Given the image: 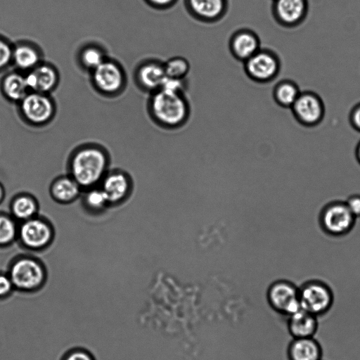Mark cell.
I'll list each match as a JSON object with an SVG mask.
<instances>
[{"label":"cell","mask_w":360,"mask_h":360,"mask_svg":"<svg viewBox=\"0 0 360 360\" xmlns=\"http://www.w3.org/2000/svg\"><path fill=\"white\" fill-rule=\"evenodd\" d=\"M148 108L152 120L167 130L182 127L191 116V105L185 93L165 89L150 94Z\"/></svg>","instance_id":"cell-1"},{"label":"cell","mask_w":360,"mask_h":360,"mask_svg":"<svg viewBox=\"0 0 360 360\" xmlns=\"http://www.w3.org/2000/svg\"><path fill=\"white\" fill-rule=\"evenodd\" d=\"M356 219L345 200H340L326 203L318 215V224L322 232L329 237L336 238L350 233L356 225Z\"/></svg>","instance_id":"cell-2"},{"label":"cell","mask_w":360,"mask_h":360,"mask_svg":"<svg viewBox=\"0 0 360 360\" xmlns=\"http://www.w3.org/2000/svg\"><path fill=\"white\" fill-rule=\"evenodd\" d=\"M301 309L317 317L326 314L334 303L331 287L320 279H309L299 286Z\"/></svg>","instance_id":"cell-3"},{"label":"cell","mask_w":360,"mask_h":360,"mask_svg":"<svg viewBox=\"0 0 360 360\" xmlns=\"http://www.w3.org/2000/svg\"><path fill=\"white\" fill-rule=\"evenodd\" d=\"M106 167L104 154L96 148H85L73 158L71 170L73 179L83 186L96 184L102 176Z\"/></svg>","instance_id":"cell-4"},{"label":"cell","mask_w":360,"mask_h":360,"mask_svg":"<svg viewBox=\"0 0 360 360\" xmlns=\"http://www.w3.org/2000/svg\"><path fill=\"white\" fill-rule=\"evenodd\" d=\"M243 63L247 77L259 84H266L274 80L281 67L278 54L267 48H260Z\"/></svg>","instance_id":"cell-5"},{"label":"cell","mask_w":360,"mask_h":360,"mask_svg":"<svg viewBox=\"0 0 360 360\" xmlns=\"http://www.w3.org/2000/svg\"><path fill=\"white\" fill-rule=\"evenodd\" d=\"M266 298L269 306L279 314L289 316L301 309L299 286L288 280H277L269 287Z\"/></svg>","instance_id":"cell-6"},{"label":"cell","mask_w":360,"mask_h":360,"mask_svg":"<svg viewBox=\"0 0 360 360\" xmlns=\"http://www.w3.org/2000/svg\"><path fill=\"white\" fill-rule=\"evenodd\" d=\"M290 109L297 122L307 127L317 126L325 115L322 98L311 91H301Z\"/></svg>","instance_id":"cell-7"},{"label":"cell","mask_w":360,"mask_h":360,"mask_svg":"<svg viewBox=\"0 0 360 360\" xmlns=\"http://www.w3.org/2000/svg\"><path fill=\"white\" fill-rule=\"evenodd\" d=\"M9 277L13 286L30 291L42 284L44 273L41 265L34 260L22 259L12 266Z\"/></svg>","instance_id":"cell-8"},{"label":"cell","mask_w":360,"mask_h":360,"mask_svg":"<svg viewBox=\"0 0 360 360\" xmlns=\"http://www.w3.org/2000/svg\"><path fill=\"white\" fill-rule=\"evenodd\" d=\"M271 13L281 26L292 28L300 25L306 18L308 0H272Z\"/></svg>","instance_id":"cell-9"},{"label":"cell","mask_w":360,"mask_h":360,"mask_svg":"<svg viewBox=\"0 0 360 360\" xmlns=\"http://www.w3.org/2000/svg\"><path fill=\"white\" fill-rule=\"evenodd\" d=\"M184 6L193 19L211 24L219 22L226 15L229 0H184Z\"/></svg>","instance_id":"cell-10"},{"label":"cell","mask_w":360,"mask_h":360,"mask_svg":"<svg viewBox=\"0 0 360 360\" xmlns=\"http://www.w3.org/2000/svg\"><path fill=\"white\" fill-rule=\"evenodd\" d=\"M261 48L258 34L248 28L235 31L229 38V49L232 56L244 63Z\"/></svg>","instance_id":"cell-11"},{"label":"cell","mask_w":360,"mask_h":360,"mask_svg":"<svg viewBox=\"0 0 360 360\" xmlns=\"http://www.w3.org/2000/svg\"><path fill=\"white\" fill-rule=\"evenodd\" d=\"M166 77L164 62L158 59L144 62L136 73L140 86L150 94L161 89Z\"/></svg>","instance_id":"cell-12"},{"label":"cell","mask_w":360,"mask_h":360,"mask_svg":"<svg viewBox=\"0 0 360 360\" xmlns=\"http://www.w3.org/2000/svg\"><path fill=\"white\" fill-rule=\"evenodd\" d=\"M22 110L26 117L34 122H43L51 116V101L39 92L26 95L22 100Z\"/></svg>","instance_id":"cell-13"},{"label":"cell","mask_w":360,"mask_h":360,"mask_svg":"<svg viewBox=\"0 0 360 360\" xmlns=\"http://www.w3.org/2000/svg\"><path fill=\"white\" fill-rule=\"evenodd\" d=\"M287 327L293 338H312L319 327L318 317L302 309L288 316Z\"/></svg>","instance_id":"cell-14"},{"label":"cell","mask_w":360,"mask_h":360,"mask_svg":"<svg viewBox=\"0 0 360 360\" xmlns=\"http://www.w3.org/2000/svg\"><path fill=\"white\" fill-rule=\"evenodd\" d=\"M323 349L314 338H293L287 348L288 360H321Z\"/></svg>","instance_id":"cell-15"},{"label":"cell","mask_w":360,"mask_h":360,"mask_svg":"<svg viewBox=\"0 0 360 360\" xmlns=\"http://www.w3.org/2000/svg\"><path fill=\"white\" fill-rule=\"evenodd\" d=\"M20 233L24 244L33 248L44 246L51 235L48 225L37 219H27L22 225Z\"/></svg>","instance_id":"cell-16"},{"label":"cell","mask_w":360,"mask_h":360,"mask_svg":"<svg viewBox=\"0 0 360 360\" xmlns=\"http://www.w3.org/2000/svg\"><path fill=\"white\" fill-rule=\"evenodd\" d=\"M94 70V80L101 89L113 92L120 87L123 77L116 65L103 61Z\"/></svg>","instance_id":"cell-17"},{"label":"cell","mask_w":360,"mask_h":360,"mask_svg":"<svg viewBox=\"0 0 360 360\" xmlns=\"http://www.w3.org/2000/svg\"><path fill=\"white\" fill-rule=\"evenodd\" d=\"M25 80L27 89L42 93L53 88L56 81V75L51 68L41 65L27 74Z\"/></svg>","instance_id":"cell-18"},{"label":"cell","mask_w":360,"mask_h":360,"mask_svg":"<svg viewBox=\"0 0 360 360\" xmlns=\"http://www.w3.org/2000/svg\"><path fill=\"white\" fill-rule=\"evenodd\" d=\"M300 92L299 86L294 81L283 79L274 86L272 96L278 105L283 108H290Z\"/></svg>","instance_id":"cell-19"},{"label":"cell","mask_w":360,"mask_h":360,"mask_svg":"<svg viewBox=\"0 0 360 360\" xmlns=\"http://www.w3.org/2000/svg\"><path fill=\"white\" fill-rule=\"evenodd\" d=\"M129 189L127 177L122 174H112L105 178L102 190L108 202H117L122 199Z\"/></svg>","instance_id":"cell-20"},{"label":"cell","mask_w":360,"mask_h":360,"mask_svg":"<svg viewBox=\"0 0 360 360\" xmlns=\"http://www.w3.org/2000/svg\"><path fill=\"white\" fill-rule=\"evenodd\" d=\"M79 184L68 178L58 179L52 187L54 198L59 201L67 202L74 199L79 193Z\"/></svg>","instance_id":"cell-21"},{"label":"cell","mask_w":360,"mask_h":360,"mask_svg":"<svg viewBox=\"0 0 360 360\" xmlns=\"http://www.w3.org/2000/svg\"><path fill=\"white\" fill-rule=\"evenodd\" d=\"M164 67L167 77L185 79L190 72L191 65L184 56H176L165 61Z\"/></svg>","instance_id":"cell-22"},{"label":"cell","mask_w":360,"mask_h":360,"mask_svg":"<svg viewBox=\"0 0 360 360\" xmlns=\"http://www.w3.org/2000/svg\"><path fill=\"white\" fill-rule=\"evenodd\" d=\"M4 89L7 96L13 100H22L26 96L27 86L25 77L19 74L9 75L4 83Z\"/></svg>","instance_id":"cell-23"},{"label":"cell","mask_w":360,"mask_h":360,"mask_svg":"<svg viewBox=\"0 0 360 360\" xmlns=\"http://www.w3.org/2000/svg\"><path fill=\"white\" fill-rule=\"evenodd\" d=\"M13 58L16 65L22 69L34 67L39 60L36 51L27 46L16 48L13 53Z\"/></svg>","instance_id":"cell-24"},{"label":"cell","mask_w":360,"mask_h":360,"mask_svg":"<svg viewBox=\"0 0 360 360\" xmlns=\"http://www.w3.org/2000/svg\"><path fill=\"white\" fill-rule=\"evenodd\" d=\"M37 210L34 201L29 197L21 196L13 203V214L20 219H29L34 215Z\"/></svg>","instance_id":"cell-25"},{"label":"cell","mask_w":360,"mask_h":360,"mask_svg":"<svg viewBox=\"0 0 360 360\" xmlns=\"http://www.w3.org/2000/svg\"><path fill=\"white\" fill-rule=\"evenodd\" d=\"M15 233L14 222L7 217L0 216V245L10 243L14 238Z\"/></svg>","instance_id":"cell-26"},{"label":"cell","mask_w":360,"mask_h":360,"mask_svg":"<svg viewBox=\"0 0 360 360\" xmlns=\"http://www.w3.org/2000/svg\"><path fill=\"white\" fill-rule=\"evenodd\" d=\"M86 201L91 208L100 209L108 202V200L102 189H96L88 193Z\"/></svg>","instance_id":"cell-27"},{"label":"cell","mask_w":360,"mask_h":360,"mask_svg":"<svg viewBox=\"0 0 360 360\" xmlns=\"http://www.w3.org/2000/svg\"><path fill=\"white\" fill-rule=\"evenodd\" d=\"M82 60L85 65L95 69L103 62V58L97 49H88L83 53Z\"/></svg>","instance_id":"cell-28"},{"label":"cell","mask_w":360,"mask_h":360,"mask_svg":"<svg viewBox=\"0 0 360 360\" xmlns=\"http://www.w3.org/2000/svg\"><path fill=\"white\" fill-rule=\"evenodd\" d=\"M188 80L185 79H176L166 77L161 89H165L173 91L185 93L188 87Z\"/></svg>","instance_id":"cell-29"},{"label":"cell","mask_w":360,"mask_h":360,"mask_svg":"<svg viewBox=\"0 0 360 360\" xmlns=\"http://www.w3.org/2000/svg\"><path fill=\"white\" fill-rule=\"evenodd\" d=\"M345 202L352 214L356 219L360 218V194H352L347 198Z\"/></svg>","instance_id":"cell-30"},{"label":"cell","mask_w":360,"mask_h":360,"mask_svg":"<svg viewBox=\"0 0 360 360\" xmlns=\"http://www.w3.org/2000/svg\"><path fill=\"white\" fill-rule=\"evenodd\" d=\"M179 0H145V1L152 8L165 11L174 7Z\"/></svg>","instance_id":"cell-31"},{"label":"cell","mask_w":360,"mask_h":360,"mask_svg":"<svg viewBox=\"0 0 360 360\" xmlns=\"http://www.w3.org/2000/svg\"><path fill=\"white\" fill-rule=\"evenodd\" d=\"M349 120L352 127L360 133V102L351 109Z\"/></svg>","instance_id":"cell-32"},{"label":"cell","mask_w":360,"mask_h":360,"mask_svg":"<svg viewBox=\"0 0 360 360\" xmlns=\"http://www.w3.org/2000/svg\"><path fill=\"white\" fill-rule=\"evenodd\" d=\"M64 360H94V359L85 350L75 349L68 353Z\"/></svg>","instance_id":"cell-33"},{"label":"cell","mask_w":360,"mask_h":360,"mask_svg":"<svg viewBox=\"0 0 360 360\" xmlns=\"http://www.w3.org/2000/svg\"><path fill=\"white\" fill-rule=\"evenodd\" d=\"M11 57L10 47L4 41L0 40V68L6 65Z\"/></svg>","instance_id":"cell-34"},{"label":"cell","mask_w":360,"mask_h":360,"mask_svg":"<svg viewBox=\"0 0 360 360\" xmlns=\"http://www.w3.org/2000/svg\"><path fill=\"white\" fill-rule=\"evenodd\" d=\"M13 285L9 276L0 275V297L9 294Z\"/></svg>","instance_id":"cell-35"},{"label":"cell","mask_w":360,"mask_h":360,"mask_svg":"<svg viewBox=\"0 0 360 360\" xmlns=\"http://www.w3.org/2000/svg\"><path fill=\"white\" fill-rule=\"evenodd\" d=\"M354 155L356 162L360 165V141L357 143L355 147Z\"/></svg>","instance_id":"cell-36"},{"label":"cell","mask_w":360,"mask_h":360,"mask_svg":"<svg viewBox=\"0 0 360 360\" xmlns=\"http://www.w3.org/2000/svg\"><path fill=\"white\" fill-rule=\"evenodd\" d=\"M2 197H3V190L0 186V200H1Z\"/></svg>","instance_id":"cell-37"}]
</instances>
